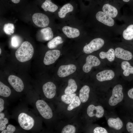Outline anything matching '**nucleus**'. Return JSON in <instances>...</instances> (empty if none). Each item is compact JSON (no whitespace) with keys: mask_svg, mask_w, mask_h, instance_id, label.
I'll use <instances>...</instances> for the list:
<instances>
[{"mask_svg":"<svg viewBox=\"0 0 133 133\" xmlns=\"http://www.w3.org/2000/svg\"><path fill=\"white\" fill-rule=\"evenodd\" d=\"M122 20L124 24L120 34L121 42L133 49V15L123 16Z\"/></svg>","mask_w":133,"mask_h":133,"instance_id":"obj_1","label":"nucleus"},{"mask_svg":"<svg viewBox=\"0 0 133 133\" xmlns=\"http://www.w3.org/2000/svg\"><path fill=\"white\" fill-rule=\"evenodd\" d=\"M115 52L116 64L121 61L133 63V49L122 42L115 43Z\"/></svg>","mask_w":133,"mask_h":133,"instance_id":"obj_2","label":"nucleus"},{"mask_svg":"<svg viewBox=\"0 0 133 133\" xmlns=\"http://www.w3.org/2000/svg\"><path fill=\"white\" fill-rule=\"evenodd\" d=\"M115 43L111 42L99 50V58L107 66H112L113 64H117L115 52Z\"/></svg>","mask_w":133,"mask_h":133,"instance_id":"obj_3","label":"nucleus"},{"mask_svg":"<svg viewBox=\"0 0 133 133\" xmlns=\"http://www.w3.org/2000/svg\"><path fill=\"white\" fill-rule=\"evenodd\" d=\"M34 52V49L32 45L29 42H23L15 52V56L19 62H24L30 60Z\"/></svg>","mask_w":133,"mask_h":133,"instance_id":"obj_4","label":"nucleus"},{"mask_svg":"<svg viewBox=\"0 0 133 133\" xmlns=\"http://www.w3.org/2000/svg\"><path fill=\"white\" fill-rule=\"evenodd\" d=\"M85 61L83 67V70L85 73L90 72L93 67L99 66L103 68L107 66L99 58L93 55L87 56Z\"/></svg>","mask_w":133,"mask_h":133,"instance_id":"obj_5","label":"nucleus"},{"mask_svg":"<svg viewBox=\"0 0 133 133\" xmlns=\"http://www.w3.org/2000/svg\"><path fill=\"white\" fill-rule=\"evenodd\" d=\"M123 87L120 84L114 86L112 91V95L110 98L109 103L111 106H114L121 102L123 98Z\"/></svg>","mask_w":133,"mask_h":133,"instance_id":"obj_6","label":"nucleus"},{"mask_svg":"<svg viewBox=\"0 0 133 133\" xmlns=\"http://www.w3.org/2000/svg\"><path fill=\"white\" fill-rule=\"evenodd\" d=\"M36 108L40 115L44 118L48 119L53 116L51 109L44 100H38L36 103Z\"/></svg>","mask_w":133,"mask_h":133,"instance_id":"obj_7","label":"nucleus"},{"mask_svg":"<svg viewBox=\"0 0 133 133\" xmlns=\"http://www.w3.org/2000/svg\"><path fill=\"white\" fill-rule=\"evenodd\" d=\"M18 121L21 127L27 130L31 129L34 126V123L33 118L24 113H21L19 115Z\"/></svg>","mask_w":133,"mask_h":133,"instance_id":"obj_8","label":"nucleus"},{"mask_svg":"<svg viewBox=\"0 0 133 133\" xmlns=\"http://www.w3.org/2000/svg\"><path fill=\"white\" fill-rule=\"evenodd\" d=\"M120 74L125 77L133 75V63L126 61H121L117 62Z\"/></svg>","mask_w":133,"mask_h":133,"instance_id":"obj_9","label":"nucleus"},{"mask_svg":"<svg viewBox=\"0 0 133 133\" xmlns=\"http://www.w3.org/2000/svg\"><path fill=\"white\" fill-rule=\"evenodd\" d=\"M32 18L33 23L39 27H45L48 26L49 24V18L44 14L41 13H34L33 15Z\"/></svg>","mask_w":133,"mask_h":133,"instance_id":"obj_10","label":"nucleus"},{"mask_svg":"<svg viewBox=\"0 0 133 133\" xmlns=\"http://www.w3.org/2000/svg\"><path fill=\"white\" fill-rule=\"evenodd\" d=\"M60 55V52L58 50H52L47 51L44 59V63L46 65L54 63Z\"/></svg>","mask_w":133,"mask_h":133,"instance_id":"obj_11","label":"nucleus"},{"mask_svg":"<svg viewBox=\"0 0 133 133\" xmlns=\"http://www.w3.org/2000/svg\"><path fill=\"white\" fill-rule=\"evenodd\" d=\"M8 81L10 85L16 91L21 92L23 90L24 85L22 80L19 77L11 75L8 78Z\"/></svg>","mask_w":133,"mask_h":133,"instance_id":"obj_12","label":"nucleus"},{"mask_svg":"<svg viewBox=\"0 0 133 133\" xmlns=\"http://www.w3.org/2000/svg\"><path fill=\"white\" fill-rule=\"evenodd\" d=\"M76 69V67L73 64L62 65L59 67L58 75L61 77H64L74 73Z\"/></svg>","mask_w":133,"mask_h":133,"instance_id":"obj_13","label":"nucleus"},{"mask_svg":"<svg viewBox=\"0 0 133 133\" xmlns=\"http://www.w3.org/2000/svg\"><path fill=\"white\" fill-rule=\"evenodd\" d=\"M43 93L47 98L51 99L55 96L56 92V87L51 82H48L44 84L42 87Z\"/></svg>","mask_w":133,"mask_h":133,"instance_id":"obj_14","label":"nucleus"},{"mask_svg":"<svg viewBox=\"0 0 133 133\" xmlns=\"http://www.w3.org/2000/svg\"><path fill=\"white\" fill-rule=\"evenodd\" d=\"M104 110L100 106H95L93 104L90 105L87 109V113L90 117L95 116L98 118L102 117L104 114Z\"/></svg>","mask_w":133,"mask_h":133,"instance_id":"obj_15","label":"nucleus"},{"mask_svg":"<svg viewBox=\"0 0 133 133\" xmlns=\"http://www.w3.org/2000/svg\"><path fill=\"white\" fill-rule=\"evenodd\" d=\"M64 33L68 38H74L79 36L80 32L78 29L69 26H65L62 29Z\"/></svg>","mask_w":133,"mask_h":133,"instance_id":"obj_16","label":"nucleus"},{"mask_svg":"<svg viewBox=\"0 0 133 133\" xmlns=\"http://www.w3.org/2000/svg\"><path fill=\"white\" fill-rule=\"evenodd\" d=\"M107 123L109 127L117 130L120 129L123 126L122 121L118 117L116 118H109L108 120Z\"/></svg>","mask_w":133,"mask_h":133,"instance_id":"obj_17","label":"nucleus"},{"mask_svg":"<svg viewBox=\"0 0 133 133\" xmlns=\"http://www.w3.org/2000/svg\"><path fill=\"white\" fill-rule=\"evenodd\" d=\"M90 91L89 87L86 85L83 86L80 90L79 98L82 102H85L88 100L89 98Z\"/></svg>","mask_w":133,"mask_h":133,"instance_id":"obj_18","label":"nucleus"},{"mask_svg":"<svg viewBox=\"0 0 133 133\" xmlns=\"http://www.w3.org/2000/svg\"><path fill=\"white\" fill-rule=\"evenodd\" d=\"M41 7L45 11H48L54 12L58 9V7L51 1V0H46L42 4Z\"/></svg>","mask_w":133,"mask_h":133,"instance_id":"obj_19","label":"nucleus"},{"mask_svg":"<svg viewBox=\"0 0 133 133\" xmlns=\"http://www.w3.org/2000/svg\"><path fill=\"white\" fill-rule=\"evenodd\" d=\"M73 7L70 3L66 4L61 8L58 12L59 17L61 18H64L66 14L68 12H72L73 10Z\"/></svg>","mask_w":133,"mask_h":133,"instance_id":"obj_20","label":"nucleus"},{"mask_svg":"<svg viewBox=\"0 0 133 133\" xmlns=\"http://www.w3.org/2000/svg\"><path fill=\"white\" fill-rule=\"evenodd\" d=\"M68 85L65 89L64 92L66 94H70L75 92L76 91L77 86L74 79H69L68 81Z\"/></svg>","mask_w":133,"mask_h":133,"instance_id":"obj_21","label":"nucleus"},{"mask_svg":"<svg viewBox=\"0 0 133 133\" xmlns=\"http://www.w3.org/2000/svg\"><path fill=\"white\" fill-rule=\"evenodd\" d=\"M40 32L42 36V39L45 41L51 40L53 37V34L51 29L49 27L41 29Z\"/></svg>","mask_w":133,"mask_h":133,"instance_id":"obj_22","label":"nucleus"},{"mask_svg":"<svg viewBox=\"0 0 133 133\" xmlns=\"http://www.w3.org/2000/svg\"><path fill=\"white\" fill-rule=\"evenodd\" d=\"M63 42L62 38L60 36H58L52 39L48 42V47L50 49H54Z\"/></svg>","mask_w":133,"mask_h":133,"instance_id":"obj_23","label":"nucleus"},{"mask_svg":"<svg viewBox=\"0 0 133 133\" xmlns=\"http://www.w3.org/2000/svg\"><path fill=\"white\" fill-rule=\"evenodd\" d=\"M11 93L10 88L0 82V95L4 97L9 96Z\"/></svg>","mask_w":133,"mask_h":133,"instance_id":"obj_24","label":"nucleus"},{"mask_svg":"<svg viewBox=\"0 0 133 133\" xmlns=\"http://www.w3.org/2000/svg\"><path fill=\"white\" fill-rule=\"evenodd\" d=\"M81 103L80 100L78 96H75L67 108L68 111H71L79 106Z\"/></svg>","mask_w":133,"mask_h":133,"instance_id":"obj_25","label":"nucleus"},{"mask_svg":"<svg viewBox=\"0 0 133 133\" xmlns=\"http://www.w3.org/2000/svg\"><path fill=\"white\" fill-rule=\"evenodd\" d=\"M15 26L13 24L8 23L5 24L3 29L5 33L6 34L11 35L14 32Z\"/></svg>","mask_w":133,"mask_h":133,"instance_id":"obj_26","label":"nucleus"},{"mask_svg":"<svg viewBox=\"0 0 133 133\" xmlns=\"http://www.w3.org/2000/svg\"><path fill=\"white\" fill-rule=\"evenodd\" d=\"M76 96V94L75 93L70 94L64 95L61 97V100L63 102L66 104H70L74 98Z\"/></svg>","mask_w":133,"mask_h":133,"instance_id":"obj_27","label":"nucleus"},{"mask_svg":"<svg viewBox=\"0 0 133 133\" xmlns=\"http://www.w3.org/2000/svg\"><path fill=\"white\" fill-rule=\"evenodd\" d=\"M4 114L3 113H0V130L3 131L6 127V125L8 122V120L6 118H4Z\"/></svg>","mask_w":133,"mask_h":133,"instance_id":"obj_28","label":"nucleus"},{"mask_svg":"<svg viewBox=\"0 0 133 133\" xmlns=\"http://www.w3.org/2000/svg\"><path fill=\"white\" fill-rule=\"evenodd\" d=\"M21 42L20 38L17 35H14L13 36L11 40V44L14 48L18 47L20 45Z\"/></svg>","mask_w":133,"mask_h":133,"instance_id":"obj_29","label":"nucleus"},{"mask_svg":"<svg viewBox=\"0 0 133 133\" xmlns=\"http://www.w3.org/2000/svg\"><path fill=\"white\" fill-rule=\"evenodd\" d=\"M76 129L75 127L72 125H68L64 127L61 131L62 133H75Z\"/></svg>","mask_w":133,"mask_h":133,"instance_id":"obj_30","label":"nucleus"},{"mask_svg":"<svg viewBox=\"0 0 133 133\" xmlns=\"http://www.w3.org/2000/svg\"><path fill=\"white\" fill-rule=\"evenodd\" d=\"M15 130L16 128L14 126L11 124H9L7 126L6 130L2 131L1 133H13Z\"/></svg>","mask_w":133,"mask_h":133,"instance_id":"obj_31","label":"nucleus"},{"mask_svg":"<svg viewBox=\"0 0 133 133\" xmlns=\"http://www.w3.org/2000/svg\"><path fill=\"white\" fill-rule=\"evenodd\" d=\"M94 133H107L106 130L104 128L101 127H97L95 128L93 130Z\"/></svg>","mask_w":133,"mask_h":133,"instance_id":"obj_32","label":"nucleus"},{"mask_svg":"<svg viewBox=\"0 0 133 133\" xmlns=\"http://www.w3.org/2000/svg\"><path fill=\"white\" fill-rule=\"evenodd\" d=\"M126 128L128 131L130 133H133V123L128 122L126 126Z\"/></svg>","mask_w":133,"mask_h":133,"instance_id":"obj_33","label":"nucleus"},{"mask_svg":"<svg viewBox=\"0 0 133 133\" xmlns=\"http://www.w3.org/2000/svg\"><path fill=\"white\" fill-rule=\"evenodd\" d=\"M4 101L2 99L0 98V112L1 113L3 110Z\"/></svg>","mask_w":133,"mask_h":133,"instance_id":"obj_34","label":"nucleus"},{"mask_svg":"<svg viewBox=\"0 0 133 133\" xmlns=\"http://www.w3.org/2000/svg\"><path fill=\"white\" fill-rule=\"evenodd\" d=\"M128 94L129 97L133 99V88L130 89L128 91Z\"/></svg>","mask_w":133,"mask_h":133,"instance_id":"obj_35","label":"nucleus"},{"mask_svg":"<svg viewBox=\"0 0 133 133\" xmlns=\"http://www.w3.org/2000/svg\"><path fill=\"white\" fill-rule=\"evenodd\" d=\"M13 2L15 3H19L20 0H11Z\"/></svg>","mask_w":133,"mask_h":133,"instance_id":"obj_36","label":"nucleus"},{"mask_svg":"<svg viewBox=\"0 0 133 133\" xmlns=\"http://www.w3.org/2000/svg\"><path fill=\"white\" fill-rule=\"evenodd\" d=\"M123 1L125 2H128L130 1V0H122Z\"/></svg>","mask_w":133,"mask_h":133,"instance_id":"obj_37","label":"nucleus"},{"mask_svg":"<svg viewBox=\"0 0 133 133\" xmlns=\"http://www.w3.org/2000/svg\"><path fill=\"white\" fill-rule=\"evenodd\" d=\"M1 48H0V54L1 53Z\"/></svg>","mask_w":133,"mask_h":133,"instance_id":"obj_38","label":"nucleus"},{"mask_svg":"<svg viewBox=\"0 0 133 133\" xmlns=\"http://www.w3.org/2000/svg\"></svg>","mask_w":133,"mask_h":133,"instance_id":"obj_39","label":"nucleus"}]
</instances>
